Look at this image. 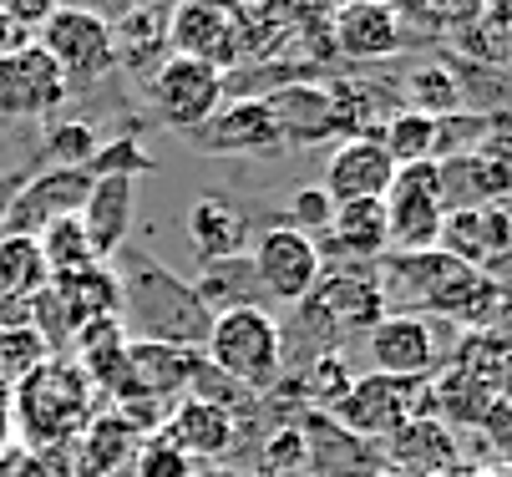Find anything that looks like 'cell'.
<instances>
[{"label":"cell","instance_id":"603a6c76","mask_svg":"<svg viewBox=\"0 0 512 477\" xmlns=\"http://www.w3.org/2000/svg\"><path fill=\"white\" fill-rule=\"evenodd\" d=\"M183 234H188L198 264L249 254V219H244V209H234L224 193H198L183 209Z\"/></svg>","mask_w":512,"mask_h":477},{"label":"cell","instance_id":"60d3db41","mask_svg":"<svg viewBox=\"0 0 512 477\" xmlns=\"http://www.w3.org/2000/svg\"><path fill=\"white\" fill-rule=\"evenodd\" d=\"M137 477H193V462L158 432L137 447Z\"/></svg>","mask_w":512,"mask_h":477},{"label":"cell","instance_id":"2e32d148","mask_svg":"<svg viewBox=\"0 0 512 477\" xmlns=\"http://www.w3.org/2000/svg\"><path fill=\"white\" fill-rule=\"evenodd\" d=\"M381 447V462L386 472H401V477H436L462 462V442L447 422L436 417H416V422H401L391 437L376 442Z\"/></svg>","mask_w":512,"mask_h":477},{"label":"cell","instance_id":"52a82bcc","mask_svg":"<svg viewBox=\"0 0 512 477\" xmlns=\"http://www.w3.org/2000/svg\"><path fill=\"white\" fill-rule=\"evenodd\" d=\"M386 229H391V254H421L436 249L447 219V198H442V168L436 163H411L396 168L386 188Z\"/></svg>","mask_w":512,"mask_h":477},{"label":"cell","instance_id":"cb8c5ba5","mask_svg":"<svg viewBox=\"0 0 512 477\" xmlns=\"http://www.w3.org/2000/svg\"><path fill=\"white\" fill-rule=\"evenodd\" d=\"M112 56H117V66H127L132 77H153L158 66L173 56L168 51V11H158V6L117 11V21H112Z\"/></svg>","mask_w":512,"mask_h":477},{"label":"cell","instance_id":"816d5d0a","mask_svg":"<svg viewBox=\"0 0 512 477\" xmlns=\"http://www.w3.org/2000/svg\"><path fill=\"white\" fill-rule=\"evenodd\" d=\"M477 472V462H457V467H447V472H436V477H472Z\"/></svg>","mask_w":512,"mask_h":477},{"label":"cell","instance_id":"7a4b0ae2","mask_svg":"<svg viewBox=\"0 0 512 477\" xmlns=\"http://www.w3.org/2000/svg\"><path fill=\"white\" fill-rule=\"evenodd\" d=\"M11 401L26 452H71V442L97 417V391L71 356H51L46 366H36L21 386H11Z\"/></svg>","mask_w":512,"mask_h":477},{"label":"cell","instance_id":"277c9868","mask_svg":"<svg viewBox=\"0 0 512 477\" xmlns=\"http://www.w3.org/2000/svg\"><path fill=\"white\" fill-rule=\"evenodd\" d=\"M335 427H345L350 437H365V442H381L391 437L401 422H416V417H436V396H431V376H416V381H396V376H376L365 371L355 376V386L325 412Z\"/></svg>","mask_w":512,"mask_h":477},{"label":"cell","instance_id":"8fae6325","mask_svg":"<svg viewBox=\"0 0 512 477\" xmlns=\"http://www.w3.org/2000/svg\"><path fill=\"white\" fill-rule=\"evenodd\" d=\"M71 97L61 66L31 41L11 56H0V122H16V117H41L56 122V107Z\"/></svg>","mask_w":512,"mask_h":477},{"label":"cell","instance_id":"db71d44e","mask_svg":"<svg viewBox=\"0 0 512 477\" xmlns=\"http://www.w3.org/2000/svg\"><path fill=\"white\" fill-rule=\"evenodd\" d=\"M472 477H512V472H507V467H477Z\"/></svg>","mask_w":512,"mask_h":477},{"label":"cell","instance_id":"bcb514c9","mask_svg":"<svg viewBox=\"0 0 512 477\" xmlns=\"http://www.w3.org/2000/svg\"><path fill=\"white\" fill-rule=\"evenodd\" d=\"M66 0H0V16H11L21 31H31L36 36V26L51 16V11H61Z\"/></svg>","mask_w":512,"mask_h":477},{"label":"cell","instance_id":"f1b7e54d","mask_svg":"<svg viewBox=\"0 0 512 477\" xmlns=\"http://www.w3.org/2000/svg\"><path fill=\"white\" fill-rule=\"evenodd\" d=\"M431 396H436V422H447L452 432L457 427H477L482 422V412H487V406H492V386L487 381H477L472 371H462V366H436L431 371Z\"/></svg>","mask_w":512,"mask_h":477},{"label":"cell","instance_id":"6da1fadb","mask_svg":"<svg viewBox=\"0 0 512 477\" xmlns=\"http://www.w3.org/2000/svg\"><path fill=\"white\" fill-rule=\"evenodd\" d=\"M117 285H122V315L117 320H122L127 340L203 351V340L213 330V315L198 305L193 280H183L178 269H168L148 249L122 244L117 249Z\"/></svg>","mask_w":512,"mask_h":477},{"label":"cell","instance_id":"7c38bea8","mask_svg":"<svg viewBox=\"0 0 512 477\" xmlns=\"http://www.w3.org/2000/svg\"><path fill=\"white\" fill-rule=\"evenodd\" d=\"M436 249L462 259L477 275H497L512 254V203H477V209H447Z\"/></svg>","mask_w":512,"mask_h":477},{"label":"cell","instance_id":"ba28073f","mask_svg":"<svg viewBox=\"0 0 512 477\" xmlns=\"http://www.w3.org/2000/svg\"><path fill=\"white\" fill-rule=\"evenodd\" d=\"M249 264L259 275V290L279 305H300L315 295L320 275H325V249L320 239L289 229V224H274L264 229L254 244H249Z\"/></svg>","mask_w":512,"mask_h":477},{"label":"cell","instance_id":"9a60e30c","mask_svg":"<svg viewBox=\"0 0 512 477\" xmlns=\"http://www.w3.org/2000/svg\"><path fill=\"white\" fill-rule=\"evenodd\" d=\"M295 427L305 437V467H315V477H386L381 447L365 437H350L325 412H300Z\"/></svg>","mask_w":512,"mask_h":477},{"label":"cell","instance_id":"ee69618b","mask_svg":"<svg viewBox=\"0 0 512 477\" xmlns=\"http://www.w3.org/2000/svg\"><path fill=\"white\" fill-rule=\"evenodd\" d=\"M482 6L487 0H426V21L436 31H462V26L482 21Z\"/></svg>","mask_w":512,"mask_h":477},{"label":"cell","instance_id":"ffe728a7","mask_svg":"<svg viewBox=\"0 0 512 477\" xmlns=\"http://www.w3.org/2000/svg\"><path fill=\"white\" fill-rule=\"evenodd\" d=\"M198 361H203V351L132 340V346H127V381H122V391L112 396V406L127 401V396H163V401H178V391H188Z\"/></svg>","mask_w":512,"mask_h":477},{"label":"cell","instance_id":"11a10c76","mask_svg":"<svg viewBox=\"0 0 512 477\" xmlns=\"http://www.w3.org/2000/svg\"><path fill=\"white\" fill-rule=\"evenodd\" d=\"M218 6H254V0H218Z\"/></svg>","mask_w":512,"mask_h":477},{"label":"cell","instance_id":"8d00e7d4","mask_svg":"<svg viewBox=\"0 0 512 477\" xmlns=\"http://www.w3.org/2000/svg\"><path fill=\"white\" fill-rule=\"evenodd\" d=\"M188 401H203V406H218V412L239 417L244 406H254L259 396H254V391H244V386H239L234 376L213 371L208 361H198V371H193V381H188Z\"/></svg>","mask_w":512,"mask_h":477},{"label":"cell","instance_id":"7dc6e473","mask_svg":"<svg viewBox=\"0 0 512 477\" xmlns=\"http://www.w3.org/2000/svg\"><path fill=\"white\" fill-rule=\"evenodd\" d=\"M482 26H492L497 36L512 41V0H487V6H482Z\"/></svg>","mask_w":512,"mask_h":477},{"label":"cell","instance_id":"d590c367","mask_svg":"<svg viewBox=\"0 0 512 477\" xmlns=\"http://www.w3.org/2000/svg\"><path fill=\"white\" fill-rule=\"evenodd\" d=\"M46 361H51V351H46V340L31 325H6L0 330V381L6 386H21Z\"/></svg>","mask_w":512,"mask_h":477},{"label":"cell","instance_id":"7bdbcfd3","mask_svg":"<svg viewBox=\"0 0 512 477\" xmlns=\"http://www.w3.org/2000/svg\"><path fill=\"white\" fill-rule=\"evenodd\" d=\"M254 11L274 26V31H284V36H295L315 11H325V0H254Z\"/></svg>","mask_w":512,"mask_h":477},{"label":"cell","instance_id":"c3c4849f","mask_svg":"<svg viewBox=\"0 0 512 477\" xmlns=\"http://www.w3.org/2000/svg\"><path fill=\"white\" fill-rule=\"evenodd\" d=\"M11 437H16V401H11V386L0 381V452L11 447Z\"/></svg>","mask_w":512,"mask_h":477},{"label":"cell","instance_id":"d4e9b609","mask_svg":"<svg viewBox=\"0 0 512 477\" xmlns=\"http://www.w3.org/2000/svg\"><path fill=\"white\" fill-rule=\"evenodd\" d=\"M148 442V437H137L117 412H102L87 422V432L71 442V477H117L132 452Z\"/></svg>","mask_w":512,"mask_h":477},{"label":"cell","instance_id":"e575fe53","mask_svg":"<svg viewBox=\"0 0 512 477\" xmlns=\"http://www.w3.org/2000/svg\"><path fill=\"white\" fill-rule=\"evenodd\" d=\"M41 153H46V168H92V158L102 153V138L92 122L61 117V122H46Z\"/></svg>","mask_w":512,"mask_h":477},{"label":"cell","instance_id":"ac0fdd59","mask_svg":"<svg viewBox=\"0 0 512 477\" xmlns=\"http://www.w3.org/2000/svg\"><path fill=\"white\" fill-rule=\"evenodd\" d=\"M132 219H137V178H132V173L92 178V193H87V203H82V229H87V239H92L97 264L117 259V249H122L127 234H132Z\"/></svg>","mask_w":512,"mask_h":477},{"label":"cell","instance_id":"7402d4cb","mask_svg":"<svg viewBox=\"0 0 512 477\" xmlns=\"http://www.w3.org/2000/svg\"><path fill=\"white\" fill-rule=\"evenodd\" d=\"M264 102H269V112H274V127H279L284 148H320V143H335V138H340L325 82L279 87V92L264 97Z\"/></svg>","mask_w":512,"mask_h":477},{"label":"cell","instance_id":"74e56055","mask_svg":"<svg viewBox=\"0 0 512 477\" xmlns=\"http://www.w3.org/2000/svg\"><path fill=\"white\" fill-rule=\"evenodd\" d=\"M330 219H335V198H330L320 183L300 188L295 198H289V209H284V224L300 229V234H310V239H325V234H330Z\"/></svg>","mask_w":512,"mask_h":477},{"label":"cell","instance_id":"b9f144b4","mask_svg":"<svg viewBox=\"0 0 512 477\" xmlns=\"http://www.w3.org/2000/svg\"><path fill=\"white\" fill-rule=\"evenodd\" d=\"M142 168H153V163H148V153L137 148V138H117V143H102V153L92 158L87 173L92 178H107V173H132L137 178Z\"/></svg>","mask_w":512,"mask_h":477},{"label":"cell","instance_id":"f907efd6","mask_svg":"<svg viewBox=\"0 0 512 477\" xmlns=\"http://www.w3.org/2000/svg\"><path fill=\"white\" fill-rule=\"evenodd\" d=\"M117 6H122V11H132V6H158V11H173L178 0H117Z\"/></svg>","mask_w":512,"mask_h":477},{"label":"cell","instance_id":"d6a6232c","mask_svg":"<svg viewBox=\"0 0 512 477\" xmlns=\"http://www.w3.org/2000/svg\"><path fill=\"white\" fill-rule=\"evenodd\" d=\"M436 117H421L411 107H396L386 122H381V148L391 153L396 168H411V163H436Z\"/></svg>","mask_w":512,"mask_h":477},{"label":"cell","instance_id":"9c48e42d","mask_svg":"<svg viewBox=\"0 0 512 477\" xmlns=\"http://www.w3.org/2000/svg\"><path fill=\"white\" fill-rule=\"evenodd\" d=\"M436 330H442V320H426V315H411V310H386L371 330H365V356H371L376 376H396V381L431 376L447 361Z\"/></svg>","mask_w":512,"mask_h":477},{"label":"cell","instance_id":"484cf974","mask_svg":"<svg viewBox=\"0 0 512 477\" xmlns=\"http://www.w3.org/2000/svg\"><path fill=\"white\" fill-rule=\"evenodd\" d=\"M345 259H365L376 264L391 254V229H386V203L381 198H355V203H335V219L325 234Z\"/></svg>","mask_w":512,"mask_h":477},{"label":"cell","instance_id":"4fadbf2b","mask_svg":"<svg viewBox=\"0 0 512 477\" xmlns=\"http://www.w3.org/2000/svg\"><path fill=\"white\" fill-rule=\"evenodd\" d=\"M310 300L325 310V320L335 325L340 340H345V335H365V330H371V325L391 310L386 295H381V269L365 264V259H350V264H340V269H325Z\"/></svg>","mask_w":512,"mask_h":477},{"label":"cell","instance_id":"5bb4252c","mask_svg":"<svg viewBox=\"0 0 512 477\" xmlns=\"http://www.w3.org/2000/svg\"><path fill=\"white\" fill-rule=\"evenodd\" d=\"M168 51L188 61H208L218 72H234V6L218 0H178L168 11Z\"/></svg>","mask_w":512,"mask_h":477},{"label":"cell","instance_id":"4dcf8cb0","mask_svg":"<svg viewBox=\"0 0 512 477\" xmlns=\"http://www.w3.org/2000/svg\"><path fill=\"white\" fill-rule=\"evenodd\" d=\"M401 97L421 117H452L467 102L462 97V77L452 72V66H442V61H416L411 72L401 77Z\"/></svg>","mask_w":512,"mask_h":477},{"label":"cell","instance_id":"681fc988","mask_svg":"<svg viewBox=\"0 0 512 477\" xmlns=\"http://www.w3.org/2000/svg\"><path fill=\"white\" fill-rule=\"evenodd\" d=\"M21 46H31V31H21L11 16H0V56H11V51H21Z\"/></svg>","mask_w":512,"mask_h":477},{"label":"cell","instance_id":"f35d334b","mask_svg":"<svg viewBox=\"0 0 512 477\" xmlns=\"http://www.w3.org/2000/svg\"><path fill=\"white\" fill-rule=\"evenodd\" d=\"M472 432H477V442L487 447L482 457H492L497 467L512 462V391H507V396H492V406L482 412V422H477Z\"/></svg>","mask_w":512,"mask_h":477},{"label":"cell","instance_id":"1f68e13d","mask_svg":"<svg viewBox=\"0 0 512 477\" xmlns=\"http://www.w3.org/2000/svg\"><path fill=\"white\" fill-rule=\"evenodd\" d=\"M51 285L66 295L71 315H77V330L87 320H117L122 315V285H117V269H107V264H92V269H82V275L51 280Z\"/></svg>","mask_w":512,"mask_h":477},{"label":"cell","instance_id":"4316f807","mask_svg":"<svg viewBox=\"0 0 512 477\" xmlns=\"http://www.w3.org/2000/svg\"><path fill=\"white\" fill-rule=\"evenodd\" d=\"M193 295H198V305L218 320V315H229V310H249V305H259L264 290H259V275H254L249 254H234V259L198 264Z\"/></svg>","mask_w":512,"mask_h":477},{"label":"cell","instance_id":"f5cc1de1","mask_svg":"<svg viewBox=\"0 0 512 477\" xmlns=\"http://www.w3.org/2000/svg\"><path fill=\"white\" fill-rule=\"evenodd\" d=\"M6 203H11V183H0V229H6Z\"/></svg>","mask_w":512,"mask_h":477},{"label":"cell","instance_id":"f546056e","mask_svg":"<svg viewBox=\"0 0 512 477\" xmlns=\"http://www.w3.org/2000/svg\"><path fill=\"white\" fill-rule=\"evenodd\" d=\"M51 285L46 254L31 234H0V300H36Z\"/></svg>","mask_w":512,"mask_h":477},{"label":"cell","instance_id":"8992f818","mask_svg":"<svg viewBox=\"0 0 512 477\" xmlns=\"http://www.w3.org/2000/svg\"><path fill=\"white\" fill-rule=\"evenodd\" d=\"M224 72L208 61H188V56H168L158 72L148 77V107L158 112V122L168 132L193 138L198 127H208L224 107Z\"/></svg>","mask_w":512,"mask_h":477},{"label":"cell","instance_id":"5b68a950","mask_svg":"<svg viewBox=\"0 0 512 477\" xmlns=\"http://www.w3.org/2000/svg\"><path fill=\"white\" fill-rule=\"evenodd\" d=\"M31 41L61 66V77H66L71 92L97 87L112 66H117V56H112V21L97 16V11H87V6H61V11H51V16L36 26Z\"/></svg>","mask_w":512,"mask_h":477},{"label":"cell","instance_id":"6f0895ef","mask_svg":"<svg viewBox=\"0 0 512 477\" xmlns=\"http://www.w3.org/2000/svg\"><path fill=\"white\" fill-rule=\"evenodd\" d=\"M345 6H350V0H345Z\"/></svg>","mask_w":512,"mask_h":477},{"label":"cell","instance_id":"836d02e7","mask_svg":"<svg viewBox=\"0 0 512 477\" xmlns=\"http://www.w3.org/2000/svg\"><path fill=\"white\" fill-rule=\"evenodd\" d=\"M36 244H41V254H46L51 280H71V275H82V269L97 264L92 239H87V229H82V214H66V219L46 224V229L36 234Z\"/></svg>","mask_w":512,"mask_h":477},{"label":"cell","instance_id":"e0dca14e","mask_svg":"<svg viewBox=\"0 0 512 477\" xmlns=\"http://www.w3.org/2000/svg\"><path fill=\"white\" fill-rule=\"evenodd\" d=\"M330 36H335L340 61H381L401 51L406 26L396 21L386 0H350V6L330 11Z\"/></svg>","mask_w":512,"mask_h":477},{"label":"cell","instance_id":"ab89813d","mask_svg":"<svg viewBox=\"0 0 512 477\" xmlns=\"http://www.w3.org/2000/svg\"><path fill=\"white\" fill-rule=\"evenodd\" d=\"M259 467L269 472V477H295L300 467H305V437H300V427L289 422V427H279L269 442H264V452H259Z\"/></svg>","mask_w":512,"mask_h":477},{"label":"cell","instance_id":"3957f363","mask_svg":"<svg viewBox=\"0 0 512 477\" xmlns=\"http://www.w3.org/2000/svg\"><path fill=\"white\" fill-rule=\"evenodd\" d=\"M203 361L213 371L234 376L254 396L274 391L284 381V335H279V320L264 305L218 315L208 340H203Z\"/></svg>","mask_w":512,"mask_h":477},{"label":"cell","instance_id":"83f0119b","mask_svg":"<svg viewBox=\"0 0 512 477\" xmlns=\"http://www.w3.org/2000/svg\"><path fill=\"white\" fill-rule=\"evenodd\" d=\"M163 437H168L188 462H193V457H224V452L234 447V417L218 412V406H203V401H183V406H173Z\"/></svg>","mask_w":512,"mask_h":477},{"label":"cell","instance_id":"f6af8a7d","mask_svg":"<svg viewBox=\"0 0 512 477\" xmlns=\"http://www.w3.org/2000/svg\"><path fill=\"white\" fill-rule=\"evenodd\" d=\"M11 477H71V457H61V452H21L11 462Z\"/></svg>","mask_w":512,"mask_h":477},{"label":"cell","instance_id":"9f6ffc18","mask_svg":"<svg viewBox=\"0 0 512 477\" xmlns=\"http://www.w3.org/2000/svg\"><path fill=\"white\" fill-rule=\"evenodd\" d=\"M386 477H401V472H386Z\"/></svg>","mask_w":512,"mask_h":477},{"label":"cell","instance_id":"30bf717a","mask_svg":"<svg viewBox=\"0 0 512 477\" xmlns=\"http://www.w3.org/2000/svg\"><path fill=\"white\" fill-rule=\"evenodd\" d=\"M92 193V173L87 168H36L31 178H21L11 188L6 203V229L0 234H41L46 224L66 219V214H82V203Z\"/></svg>","mask_w":512,"mask_h":477},{"label":"cell","instance_id":"d6986e66","mask_svg":"<svg viewBox=\"0 0 512 477\" xmlns=\"http://www.w3.org/2000/svg\"><path fill=\"white\" fill-rule=\"evenodd\" d=\"M391 178H396V163H391V153L381 148V138H345V143L330 153L320 188H325L335 203H355V198H386Z\"/></svg>","mask_w":512,"mask_h":477},{"label":"cell","instance_id":"44dd1931","mask_svg":"<svg viewBox=\"0 0 512 477\" xmlns=\"http://www.w3.org/2000/svg\"><path fill=\"white\" fill-rule=\"evenodd\" d=\"M193 143L203 153H244V158H259V153H279L284 148L269 102H224L208 127L193 132Z\"/></svg>","mask_w":512,"mask_h":477}]
</instances>
